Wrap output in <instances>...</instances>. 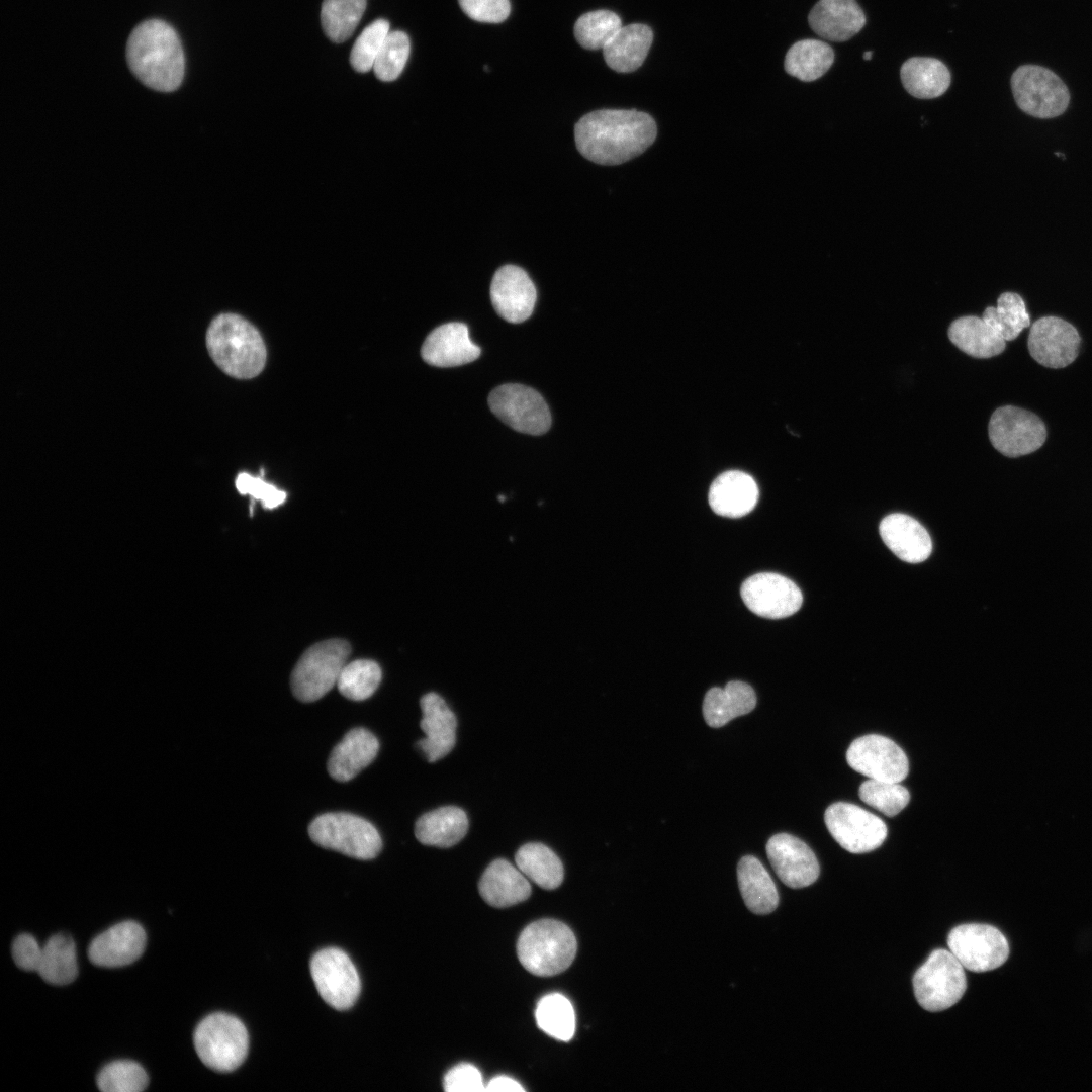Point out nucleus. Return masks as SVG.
I'll return each mask as SVG.
<instances>
[{
    "mask_svg": "<svg viewBox=\"0 0 1092 1092\" xmlns=\"http://www.w3.org/2000/svg\"><path fill=\"white\" fill-rule=\"evenodd\" d=\"M657 127L651 115L634 109H601L583 115L574 126L578 152L605 166L625 163L646 151Z\"/></svg>",
    "mask_w": 1092,
    "mask_h": 1092,
    "instance_id": "nucleus-1",
    "label": "nucleus"
},
{
    "mask_svg": "<svg viewBox=\"0 0 1092 1092\" xmlns=\"http://www.w3.org/2000/svg\"><path fill=\"white\" fill-rule=\"evenodd\" d=\"M128 67L146 86L161 92L176 90L184 77V54L175 30L158 19L147 20L131 32L126 47Z\"/></svg>",
    "mask_w": 1092,
    "mask_h": 1092,
    "instance_id": "nucleus-2",
    "label": "nucleus"
},
{
    "mask_svg": "<svg viewBox=\"0 0 1092 1092\" xmlns=\"http://www.w3.org/2000/svg\"><path fill=\"white\" fill-rule=\"evenodd\" d=\"M206 347L214 363L235 378H253L266 363V346L259 331L235 313H222L211 321Z\"/></svg>",
    "mask_w": 1092,
    "mask_h": 1092,
    "instance_id": "nucleus-3",
    "label": "nucleus"
},
{
    "mask_svg": "<svg viewBox=\"0 0 1092 1092\" xmlns=\"http://www.w3.org/2000/svg\"><path fill=\"white\" fill-rule=\"evenodd\" d=\"M577 950L572 930L555 919H541L529 924L517 941V954L531 974L549 977L565 971Z\"/></svg>",
    "mask_w": 1092,
    "mask_h": 1092,
    "instance_id": "nucleus-4",
    "label": "nucleus"
},
{
    "mask_svg": "<svg viewBox=\"0 0 1092 1092\" xmlns=\"http://www.w3.org/2000/svg\"><path fill=\"white\" fill-rule=\"evenodd\" d=\"M194 1046L205 1066L217 1072H232L246 1059L249 1036L245 1025L235 1016L213 1013L197 1025Z\"/></svg>",
    "mask_w": 1092,
    "mask_h": 1092,
    "instance_id": "nucleus-5",
    "label": "nucleus"
},
{
    "mask_svg": "<svg viewBox=\"0 0 1092 1092\" xmlns=\"http://www.w3.org/2000/svg\"><path fill=\"white\" fill-rule=\"evenodd\" d=\"M310 839L321 847L353 858L368 860L381 851L377 829L367 820L349 813H326L308 827Z\"/></svg>",
    "mask_w": 1092,
    "mask_h": 1092,
    "instance_id": "nucleus-6",
    "label": "nucleus"
},
{
    "mask_svg": "<svg viewBox=\"0 0 1092 1092\" xmlns=\"http://www.w3.org/2000/svg\"><path fill=\"white\" fill-rule=\"evenodd\" d=\"M350 653V644L342 639H330L310 646L291 674V690L295 698L310 703L324 697L337 685Z\"/></svg>",
    "mask_w": 1092,
    "mask_h": 1092,
    "instance_id": "nucleus-7",
    "label": "nucleus"
},
{
    "mask_svg": "<svg viewBox=\"0 0 1092 1092\" xmlns=\"http://www.w3.org/2000/svg\"><path fill=\"white\" fill-rule=\"evenodd\" d=\"M964 967L946 949L933 950L913 976L914 995L927 1011L950 1008L963 997L967 981Z\"/></svg>",
    "mask_w": 1092,
    "mask_h": 1092,
    "instance_id": "nucleus-8",
    "label": "nucleus"
},
{
    "mask_svg": "<svg viewBox=\"0 0 1092 1092\" xmlns=\"http://www.w3.org/2000/svg\"><path fill=\"white\" fill-rule=\"evenodd\" d=\"M1017 106L1036 118H1054L1066 111L1070 93L1060 77L1038 65L1018 67L1011 76Z\"/></svg>",
    "mask_w": 1092,
    "mask_h": 1092,
    "instance_id": "nucleus-9",
    "label": "nucleus"
},
{
    "mask_svg": "<svg viewBox=\"0 0 1092 1092\" xmlns=\"http://www.w3.org/2000/svg\"><path fill=\"white\" fill-rule=\"evenodd\" d=\"M988 434L993 447L1010 458L1035 452L1046 440L1043 421L1034 413L1014 405H1004L994 411Z\"/></svg>",
    "mask_w": 1092,
    "mask_h": 1092,
    "instance_id": "nucleus-10",
    "label": "nucleus"
},
{
    "mask_svg": "<svg viewBox=\"0 0 1092 1092\" xmlns=\"http://www.w3.org/2000/svg\"><path fill=\"white\" fill-rule=\"evenodd\" d=\"M488 405L499 420L520 433L538 436L551 426L550 411L542 395L522 384L495 387L489 393Z\"/></svg>",
    "mask_w": 1092,
    "mask_h": 1092,
    "instance_id": "nucleus-11",
    "label": "nucleus"
},
{
    "mask_svg": "<svg viewBox=\"0 0 1092 1092\" xmlns=\"http://www.w3.org/2000/svg\"><path fill=\"white\" fill-rule=\"evenodd\" d=\"M824 821L834 840L851 853H867L882 845L887 837L885 822L854 804L837 802L830 805Z\"/></svg>",
    "mask_w": 1092,
    "mask_h": 1092,
    "instance_id": "nucleus-12",
    "label": "nucleus"
},
{
    "mask_svg": "<svg viewBox=\"0 0 1092 1092\" xmlns=\"http://www.w3.org/2000/svg\"><path fill=\"white\" fill-rule=\"evenodd\" d=\"M947 944L962 966L976 973L997 969L1009 956L1005 936L988 924L959 925L949 932Z\"/></svg>",
    "mask_w": 1092,
    "mask_h": 1092,
    "instance_id": "nucleus-13",
    "label": "nucleus"
},
{
    "mask_svg": "<svg viewBox=\"0 0 1092 1092\" xmlns=\"http://www.w3.org/2000/svg\"><path fill=\"white\" fill-rule=\"evenodd\" d=\"M310 973L323 1000L336 1010L352 1007L361 990L358 972L343 950L329 947L310 961Z\"/></svg>",
    "mask_w": 1092,
    "mask_h": 1092,
    "instance_id": "nucleus-14",
    "label": "nucleus"
},
{
    "mask_svg": "<svg viewBox=\"0 0 1092 1092\" xmlns=\"http://www.w3.org/2000/svg\"><path fill=\"white\" fill-rule=\"evenodd\" d=\"M848 765L869 779L901 782L909 771L908 758L890 738L869 734L855 739L846 752Z\"/></svg>",
    "mask_w": 1092,
    "mask_h": 1092,
    "instance_id": "nucleus-15",
    "label": "nucleus"
},
{
    "mask_svg": "<svg viewBox=\"0 0 1092 1092\" xmlns=\"http://www.w3.org/2000/svg\"><path fill=\"white\" fill-rule=\"evenodd\" d=\"M1080 345L1081 337L1077 329L1055 315L1036 320L1027 337L1030 356L1038 364L1052 369H1062L1073 363Z\"/></svg>",
    "mask_w": 1092,
    "mask_h": 1092,
    "instance_id": "nucleus-16",
    "label": "nucleus"
},
{
    "mask_svg": "<svg viewBox=\"0 0 1092 1092\" xmlns=\"http://www.w3.org/2000/svg\"><path fill=\"white\" fill-rule=\"evenodd\" d=\"M744 604L754 614L768 619H782L795 614L802 606L803 596L791 579L771 572L757 573L741 585Z\"/></svg>",
    "mask_w": 1092,
    "mask_h": 1092,
    "instance_id": "nucleus-17",
    "label": "nucleus"
},
{
    "mask_svg": "<svg viewBox=\"0 0 1092 1092\" xmlns=\"http://www.w3.org/2000/svg\"><path fill=\"white\" fill-rule=\"evenodd\" d=\"M766 854L780 880L790 888H804L818 878L820 868L816 855L801 839L788 833L771 836Z\"/></svg>",
    "mask_w": 1092,
    "mask_h": 1092,
    "instance_id": "nucleus-18",
    "label": "nucleus"
},
{
    "mask_svg": "<svg viewBox=\"0 0 1092 1092\" xmlns=\"http://www.w3.org/2000/svg\"><path fill=\"white\" fill-rule=\"evenodd\" d=\"M536 298L535 285L522 268L505 265L493 275L491 303L497 314L507 322L519 324L528 320L534 310Z\"/></svg>",
    "mask_w": 1092,
    "mask_h": 1092,
    "instance_id": "nucleus-19",
    "label": "nucleus"
},
{
    "mask_svg": "<svg viewBox=\"0 0 1092 1092\" xmlns=\"http://www.w3.org/2000/svg\"><path fill=\"white\" fill-rule=\"evenodd\" d=\"M422 719L420 727L426 737L417 742L429 762L448 755L455 746L457 720L444 699L436 693L421 698Z\"/></svg>",
    "mask_w": 1092,
    "mask_h": 1092,
    "instance_id": "nucleus-20",
    "label": "nucleus"
},
{
    "mask_svg": "<svg viewBox=\"0 0 1092 1092\" xmlns=\"http://www.w3.org/2000/svg\"><path fill=\"white\" fill-rule=\"evenodd\" d=\"M146 941V932L138 922L123 921L91 941L88 958L99 967H123L135 962L143 954Z\"/></svg>",
    "mask_w": 1092,
    "mask_h": 1092,
    "instance_id": "nucleus-21",
    "label": "nucleus"
},
{
    "mask_svg": "<svg viewBox=\"0 0 1092 1092\" xmlns=\"http://www.w3.org/2000/svg\"><path fill=\"white\" fill-rule=\"evenodd\" d=\"M481 349L470 337L463 323H447L434 329L421 349L424 361L436 367H455L476 360Z\"/></svg>",
    "mask_w": 1092,
    "mask_h": 1092,
    "instance_id": "nucleus-22",
    "label": "nucleus"
},
{
    "mask_svg": "<svg viewBox=\"0 0 1092 1092\" xmlns=\"http://www.w3.org/2000/svg\"><path fill=\"white\" fill-rule=\"evenodd\" d=\"M808 21L820 37L845 41L862 29L866 15L855 0H819L811 9Z\"/></svg>",
    "mask_w": 1092,
    "mask_h": 1092,
    "instance_id": "nucleus-23",
    "label": "nucleus"
},
{
    "mask_svg": "<svg viewBox=\"0 0 1092 1092\" xmlns=\"http://www.w3.org/2000/svg\"><path fill=\"white\" fill-rule=\"evenodd\" d=\"M879 531L887 547L905 562L920 563L931 554L932 542L927 530L908 515H888L882 520Z\"/></svg>",
    "mask_w": 1092,
    "mask_h": 1092,
    "instance_id": "nucleus-24",
    "label": "nucleus"
},
{
    "mask_svg": "<svg viewBox=\"0 0 1092 1092\" xmlns=\"http://www.w3.org/2000/svg\"><path fill=\"white\" fill-rule=\"evenodd\" d=\"M758 494L757 484L750 475L730 470L713 481L708 497L710 507L717 515L739 518L753 510Z\"/></svg>",
    "mask_w": 1092,
    "mask_h": 1092,
    "instance_id": "nucleus-25",
    "label": "nucleus"
},
{
    "mask_svg": "<svg viewBox=\"0 0 1092 1092\" xmlns=\"http://www.w3.org/2000/svg\"><path fill=\"white\" fill-rule=\"evenodd\" d=\"M479 894L490 906L505 908L527 900L531 885L527 877L506 859L493 860L482 874Z\"/></svg>",
    "mask_w": 1092,
    "mask_h": 1092,
    "instance_id": "nucleus-26",
    "label": "nucleus"
},
{
    "mask_svg": "<svg viewBox=\"0 0 1092 1092\" xmlns=\"http://www.w3.org/2000/svg\"><path fill=\"white\" fill-rule=\"evenodd\" d=\"M378 749L379 742L370 731L350 730L330 754L329 775L339 782L350 781L374 760Z\"/></svg>",
    "mask_w": 1092,
    "mask_h": 1092,
    "instance_id": "nucleus-27",
    "label": "nucleus"
},
{
    "mask_svg": "<svg viewBox=\"0 0 1092 1092\" xmlns=\"http://www.w3.org/2000/svg\"><path fill=\"white\" fill-rule=\"evenodd\" d=\"M756 706V695L751 686L731 680L724 688L710 689L704 698L703 716L706 723L719 728L732 719L750 713Z\"/></svg>",
    "mask_w": 1092,
    "mask_h": 1092,
    "instance_id": "nucleus-28",
    "label": "nucleus"
},
{
    "mask_svg": "<svg viewBox=\"0 0 1092 1092\" xmlns=\"http://www.w3.org/2000/svg\"><path fill=\"white\" fill-rule=\"evenodd\" d=\"M652 40V29L645 24L622 26L603 49L605 62L616 72H633L643 64Z\"/></svg>",
    "mask_w": 1092,
    "mask_h": 1092,
    "instance_id": "nucleus-29",
    "label": "nucleus"
},
{
    "mask_svg": "<svg viewBox=\"0 0 1092 1092\" xmlns=\"http://www.w3.org/2000/svg\"><path fill=\"white\" fill-rule=\"evenodd\" d=\"M468 818L456 806H444L428 812L416 821V838L424 845L451 847L466 835Z\"/></svg>",
    "mask_w": 1092,
    "mask_h": 1092,
    "instance_id": "nucleus-30",
    "label": "nucleus"
},
{
    "mask_svg": "<svg viewBox=\"0 0 1092 1092\" xmlns=\"http://www.w3.org/2000/svg\"><path fill=\"white\" fill-rule=\"evenodd\" d=\"M947 334L952 344L974 358L987 359L997 356L1006 347V341L983 317L976 315L954 320Z\"/></svg>",
    "mask_w": 1092,
    "mask_h": 1092,
    "instance_id": "nucleus-31",
    "label": "nucleus"
},
{
    "mask_svg": "<svg viewBox=\"0 0 1092 1092\" xmlns=\"http://www.w3.org/2000/svg\"><path fill=\"white\" fill-rule=\"evenodd\" d=\"M737 878L742 899L751 912L764 915L777 908L779 895L776 885L756 857L746 855L739 860Z\"/></svg>",
    "mask_w": 1092,
    "mask_h": 1092,
    "instance_id": "nucleus-32",
    "label": "nucleus"
},
{
    "mask_svg": "<svg viewBox=\"0 0 1092 1092\" xmlns=\"http://www.w3.org/2000/svg\"><path fill=\"white\" fill-rule=\"evenodd\" d=\"M900 77L907 92L921 99L942 95L951 80L947 67L940 60L926 57H913L904 62Z\"/></svg>",
    "mask_w": 1092,
    "mask_h": 1092,
    "instance_id": "nucleus-33",
    "label": "nucleus"
},
{
    "mask_svg": "<svg viewBox=\"0 0 1092 1092\" xmlns=\"http://www.w3.org/2000/svg\"><path fill=\"white\" fill-rule=\"evenodd\" d=\"M515 861L528 879L545 890L556 889L563 881L564 870L560 858L542 843L524 844L516 852Z\"/></svg>",
    "mask_w": 1092,
    "mask_h": 1092,
    "instance_id": "nucleus-34",
    "label": "nucleus"
},
{
    "mask_svg": "<svg viewBox=\"0 0 1092 1092\" xmlns=\"http://www.w3.org/2000/svg\"><path fill=\"white\" fill-rule=\"evenodd\" d=\"M834 62V51L818 39H802L787 52L784 62L786 72L801 81L811 82L822 77Z\"/></svg>",
    "mask_w": 1092,
    "mask_h": 1092,
    "instance_id": "nucleus-35",
    "label": "nucleus"
},
{
    "mask_svg": "<svg viewBox=\"0 0 1092 1092\" xmlns=\"http://www.w3.org/2000/svg\"><path fill=\"white\" fill-rule=\"evenodd\" d=\"M36 972L48 983L67 985L78 974L76 947L66 934H55L42 946Z\"/></svg>",
    "mask_w": 1092,
    "mask_h": 1092,
    "instance_id": "nucleus-36",
    "label": "nucleus"
},
{
    "mask_svg": "<svg viewBox=\"0 0 1092 1092\" xmlns=\"http://www.w3.org/2000/svg\"><path fill=\"white\" fill-rule=\"evenodd\" d=\"M982 317L1005 341L1015 340L1022 330L1030 326V316L1023 298L1015 292H1003L997 306H988Z\"/></svg>",
    "mask_w": 1092,
    "mask_h": 1092,
    "instance_id": "nucleus-37",
    "label": "nucleus"
},
{
    "mask_svg": "<svg viewBox=\"0 0 1092 1092\" xmlns=\"http://www.w3.org/2000/svg\"><path fill=\"white\" fill-rule=\"evenodd\" d=\"M535 1017L539 1028L558 1040L568 1041L575 1032L574 1009L562 994L542 997L537 1003Z\"/></svg>",
    "mask_w": 1092,
    "mask_h": 1092,
    "instance_id": "nucleus-38",
    "label": "nucleus"
},
{
    "mask_svg": "<svg viewBox=\"0 0 1092 1092\" xmlns=\"http://www.w3.org/2000/svg\"><path fill=\"white\" fill-rule=\"evenodd\" d=\"M366 0H324L321 22L325 34L334 42L347 40L359 24Z\"/></svg>",
    "mask_w": 1092,
    "mask_h": 1092,
    "instance_id": "nucleus-39",
    "label": "nucleus"
},
{
    "mask_svg": "<svg viewBox=\"0 0 1092 1092\" xmlns=\"http://www.w3.org/2000/svg\"><path fill=\"white\" fill-rule=\"evenodd\" d=\"M379 665L370 659L347 662L337 680L339 692L352 701H363L374 694L381 681Z\"/></svg>",
    "mask_w": 1092,
    "mask_h": 1092,
    "instance_id": "nucleus-40",
    "label": "nucleus"
},
{
    "mask_svg": "<svg viewBox=\"0 0 1092 1092\" xmlns=\"http://www.w3.org/2000/svg\"><path fill=\"white\" fill-rule=\"evenodd\" d=\"M622 26L621 18L615 12L601 9L582 14L573 30L577 42L584 49L603 50Z\"/></svg>",
    "mask_w": 1092,
    "mask_h": 1092,
    "instance_id": "nucleus-41",
    "label": "nucleus"
},
{
    "mask_svg": "<svg viewBox=\"0 0 1092 1092\" xmlns=\"http://www.w3.org/2000/svg\"><path fill=\"white\" fill-rule=\"evenodd\" d=\"M858 795L862 802L888 817L900 813L910 801L908 790L899 782L868 779L860 785Z\"/></svg>",
    "mask_w": 1092,
    "mask_h": 1092,
    "instance_id": "nucleus-42",
    "label": "nucleus"
},
{
    "mask_svg": "<svg viewBox=\"0 0 1092 1092\" xmlns=\"http://www.w3.org/2000/svg\"><path fill=\"white\" fill-rule=\"evenodd\" d=\"M148 1075L133 1061L118 1060L107 1064L97 1076V1085L104 1092H140L148 1086Z\"/></svg>",
    "mask_w": 1092,
    "mask_h": 1092,
    "instance_id": "nucleus-43",
    "label": "nucleus"
},
{
    "mask_svg": "<svg viewBox=\"0 0 1092 1092\" xmlns=\"http://www.w3.org/2000/svg\"><path fill=\"white\" fill-rule=\"evenodd\" d=\"M410 52L407 34L399 30L390 31L375 60V76L384 82L397 79L405 67Z\"/></svg>",
    "mask_w": 1092,
    "mask_h": 1092,
    "instance_id": "nucleus-44",
    "label": "nucleus"
},
{
    "mask_svg": "<svg viewBox=\"0 0 1092 1092\" xmlns=\"http://www.w3.org/2000/svg\"><path fill=\"white\" fill-rule=\"evenodd\" d=\"M390 25L385 19L371 22L360 33L350 53L352 67L360 73L373 69L375 60L388 35Z\"/></svg>",
    "mask_w": 1092,
    "mask_h": 1092,
    "instance_id": "nucleus-45",
    "label": "nucleus"
},
{
    "mask_svg": "<svg viewBox=\"0 0 1092 1092\" xmlns=\"http://www.w3.org/2000/svg\"><path fill=\"white\" fill-rule=\"evenodd\" d=\"M236 488L241 494H249L262 503L265 509H274L286 499V492L263 478L242 472L236 478Z\"/></svg>",
    "mask_w": 1092,
    "mask_h": 1092,
    "instance_id": "nucleus-46",
    "label": "nucleus"
},
{
    "mask_svg": "<svg viewBox=\"0 0 1092 1092\" xmlns=\"http://www.w3.org/2000/svg\"><path fill=\"white\" fill-rule=\"evenodd\" d=\"M462 11L471 19L485 23H500L511 13L510 0H458Z\"/></svg>",
    "mask_w": 1092,
    "mask_h": 1092,
    "instance_id": "nucleus-47",
    "label": "nucleus"
},
{
    "mask_svg": "<svg viewBox=\"0 0 1092 1092\" xmlns=\"http://www.w3.org/2000/svg\"><path fill=\"white\" fill-rule=\"evenodd\" d=\"M443 1088L447 1092L485 1091L479 1070L467 1063L459 1064L446 1073Z\"/></svg>",
    "mask_w": 1092,
    "mask_h": 1092,
    "instance_id": "nucleus-48",
    "label": "nucleus"
},
{
    "mask_svg": "<svg viewBox=\"0 0 1092 1092\" xmlns=\"http://www.w3.org/2000/svg\"><path fill=\"white\" fill-rule=\"evenodd\" d=\"M41 949L36 939L27 933L18 935L12 944V957L17 967L24 971L37 970Z\"/></svg>",
    "mask_w": 1092,
    "mask_h": 1092,
    "instance_id": "nucleus-49",
    "label": "nucleus"
},
{
    "mask_svg": "<svg viewBox=\"0 0 1092 1092\" xmlns=\"http://www.w3.org/2000/svg\"><path fill=\"white\" fill-rule=\"evenodd\" d=\"M485 1091H490V1092H497V1091L498 1092H502V1091L520 1092V1091H525V1089L521 1086V1084L519 1082H517L516 1080H514V1079H512L510 1077L497 1076V1077L492 1078L487 1083V1085L485 1086Z\"/></svg>",
    "mask_w": 1092,
    "mask_h": 1092,
    "instance_id": "nucleus-50",
    "label": "nucleus"
},
{
    "mask_svg": "<svg viewBox=\"0 0 1092 1092\" xmlns=\"http://www.w3.org/2000/svg\"><path fill=\"white\" fill-rule=\"evenodd\" d=\"M872 56H873V52L872 51H867V52L863 53V60H866V61L871 60Z\"/></svg>",
    "mask_w": 1092,
    "mask_h": 1092,
    "instance_id": "nucleus-51",
    "label": "nucleus"
}]
</instances>
